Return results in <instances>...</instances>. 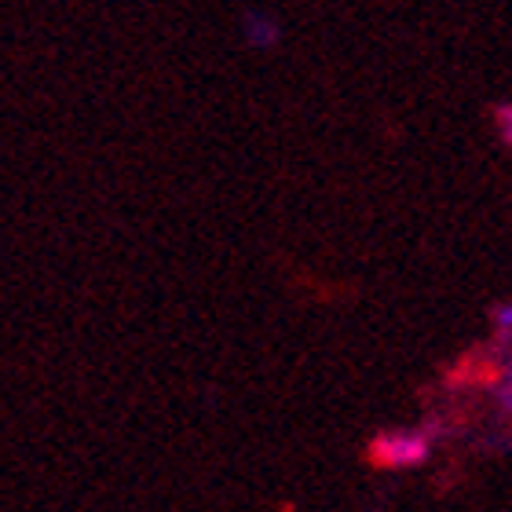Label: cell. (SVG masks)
Returning a JSON list of instances; mask_svg holds the SVG:
<instances>
[{
  "mask_svg": "<svg viewBox=\"0 0 512 512\" xmlns=\"http://www.w3.org/2000/svg\"><path fill=\"white\" fill-rule=\"evenodd\" d=\"M428 454H432V439L421 428L417 432H381L366 447V458L381 469H414V465H425Z\"/></svg>",
  "mask_w": 512,
  "mask_h": 512,
  "instance_id": "1",
  "label": "cell"
},
{
  "mask_svg": "<svg viewBox=\"0 0 512 512\" xmlns=\"http://www.w3.org/2000/svg\"><path fill=\"white\" fill-rule=\"evenodd\" d=\"M246 41L256 44V48H271V44H278V22L271 19V15H264V11H249L246 15Z\"/></svg>",
  "mask_w": 512,
  "mask_h": 512,
  "instance_id": "2",
  "label": "cell"
},
{
  "mask_svg": "<svg viewBox=\"0 0 512 512\" xmlns=\"http://www.w3.org/2000/svg\"><path fill=\"white\" fill-rule=\"evenodd\" d=\"M494 121H498V132H502V139L512 147V103H502V107L494 110Z\"/></svg>",
  "mask_w": 512,
  "mask_h": 512,
  "instance_id": "3",
  "label": "cell"
},
{
  "mask_svg": "<svg viewBox=\"0 0 512 512\" xmlns=\"http://www.w3.org/2000/svg\"><path fill=\"white\" fill-rule=\"evenodd\" d=\"M494 322H498V333H512V304L494 311Z\"/></svg>",
  "mask_w": 512,
  "mask_h": 512,
  "instance_id": "4",
  "label": "cell"
},
{
  "mask_svg": "<svg viewBox=\"0 0 512 512\" xmlns=\"http://www.w3.org/2000/svg\"><path fill=\"white\" fill-rule=\"evenodd\" d=\"M498 395H502V406L512 414V384H505V388H502V392H498Z\"/></svg>",
  "mask_w": 512,
  "mask_h": 512,
  "instance_id": "5",
  "label": "cell"
},
{
  "mask_svg": "<svg viewBox=\"0 0 512 512\" xmlns=\"http://www.w3.org/2000/svg\"><path fill=\"white\" fill-rule=\"evenodd\" d=\"M509 384H512V374H509Z\"/></svg>",
  "mask_w": 512,
  "mask_h": 512,
  "instance_id": "6",
  "label": "cell"
}]
</instances>
